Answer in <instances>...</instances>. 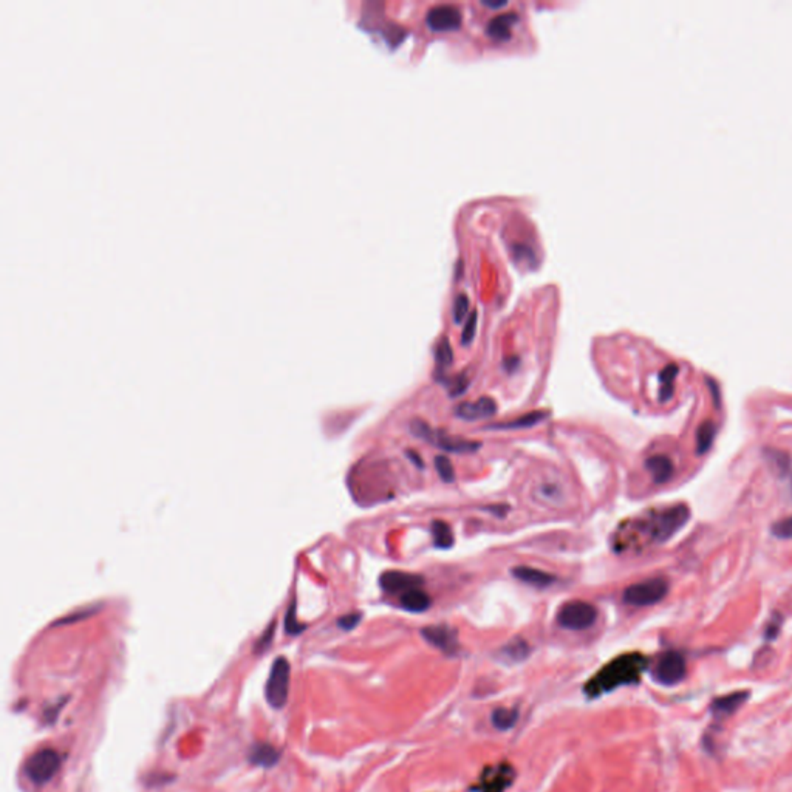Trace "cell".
Listing matches in <instances>:
<instances>
[{
  "label": "cell",
  "mask_w": 792,
  "mask_h": 792,
  "mask_svg": "<svg viewBox=\"0 0 792 792\" xmlns=\"http://www.w3.org/2000/svg\"><path fill=\"white\" fill-rule=\"evenodd\" d=\"M648 667V660L641 653L622 655L613 660L610 664L597 673L587 684L589 695H601L621 686L635 684L639 681L644 670Z\"/></svg>",
  "instance_id": "obj_1"
},
{
  "label": "cell",
  "mask_w": 792,
  "mask_h": 792,
  "mask_svg": "<svg viewBox=\"0 0 792 792\" xmlns=\"http://www.w3.org/2000/svg\"><path fill=\"white\" fill-rule=\"evenodd\" d=\"M690 511L686 504H675L652 514L645 521V531L653 542H665L687 524Z\"/></svg>",
  "instance_id": "obj_2"
},
{
  "label": "cell",
  "mask_w": 792,
  "mask_h": 792,
  "mask_svg": "<svg viewBox=\"0 0 792 792\" xmlns=\"http://www.w3.org/2000/svg\"><path fill=\"white\" fill-rule=\"evenodd\" d=\"M410 431L415 436L421 438L423 441L431 443V444L436 446V448H440L441 451H446V452L472 453V452H477L480 448H482V443L470 441V440H466V438H460V436H452V435H448L443 431H435V429H432L427 423H424L423 419L412 421Z\"/></svg>",
  "instance_id": "obj_3"
},
{
  "label": "cell",
  "mask_w": 792,
  "mask_h": 792,
  "mask_svg": "<svg viewBox=\"0 0 792 792\" xmlns=\"http://www.w3.org/2000/svg\"><path fill=\"white\" fill-rule=\"evenodd\" d=\"M291 681V667L290 662L283 656H279L269 670V675L265 686V698L273 709H283L288 703Z\"/></svg>",
  "instance_id": "obj_4"
},
{
  "label": "cell",
  "mask_w": 792,
  "mask_h": 792,
  "mask_svg": "<svg viewBox=\"0 0 792 792\" xmlns=\"http://www.w3.org/2000/svg\"><path fill=\"white\" fill-rule=\"evenodd\" d=\"M61 755L55 749H40L25 762L23 772L35 785H45L61 768Z\"/></svg>",
  "instance_id": "obj_5"
},
{
  "label": "cell",
  "mask_w": 792,
  "mask_h": 792,
  "mask_svg": "<svg viewBox=\"0 0 792 792\" xmlns=\"http://www.w3.org/2000/svg\"><path fill=\"white\" fill-rule=\"evenodd\" d=\"M669 593V582L664 577L647 579L644 582L630 585L623 592V602L635 606H648L661 602Z\"/></svg>",
  "instance_id": "obj_6"
},
{
  "label": "cell",
  "mask_w": 792,
  "mask_h": 792,
  "mask_svg": "<svg viewBox=\"0 0 792 792\" xmlns=\"http://www.w3.org/2000/svg\"><path fill=\"white\" fill-rule=\"evenodd\" d=\"M597 619L596 606L584 601H571L558 613L559 626L567 630H587Z\"/></svg>",
  "instance_id": "obj_7"
},
{
  "label": "cell",
  "mask_w": 792,
  "mask_h": 792,
  "mask_svg": "<svg viewBox=\"0 0 792 792\" xmlns=\"http://www.w3.org/2000/svg\"><path fill=\"white\" fill-rule=\"evenodd\" d=\"M687 664L679 652L664 653L656 662L653 678L662 686H675L686 678Z\"/></svg>",
  "instance_id": "obj_8"
},
{
  "label": "cell",
  "mask_w": 792,
  "mask_h": 792,
  "mask_svg": "<svg viewBox=\"0 0 792 792\" xmlns=\"http://www.w3.org/2000/svg\"><path fill=\"white\" fill-rule=\"evenodd\" d=\"M427 27L434 31H449L461 25V13L457 6L436 5L426 16Z\"/></svg>",
  "instance_id": "obj_9"
},
{
  "label": "cell",
  "mask_w": 792,
  "mask_h": 792,
  "mask_svg": "<svg viewBox=\"0 0 792 792\" xmlns=\"http://www.w3.org/2000/svg\"><path fill=\"white\" fill-rule=\"evenodd\" d=\"M424 584V579L418 575H410V572L402 571H387L379 577V585L385 593L396 594V593H406L412 588H421Z\"/></svg>",
  "instance_id": "obj_10"
},
{
  "label": "cell",
  "mask_w": 792,
  "mask_h": 792,
  "mask_svg": "<svg viewBox=\"0 0 792 792\" xmlns=\"http://www.w3.org/2000/svg\"><path fill=\"white\" fill-rule=\"evenodd\" d=\"M497 414V402L490 396H482L477 401L461 402L455 407V417L466 421L490 418Z\"/></svg>",
  "instance_id": "obj_11"
},
{
  "label": "cell",
  "mask_w": 792,
  "mask_h": 792,
  "mask_svg": "<svg viewBox=\"0 0 792 792\" xmlns=\"http://www.w3.org/2000/svg\"><path fill=\"white\" fill-rule=\"evenodd\" d=\"M421 635L429 644L440 648L444 653H453L458 648L457 631L448 626H431L421 630Z\"/></svg>",
  "instance_id": "obj_12"
},
{
  "label": "cell",
  "mask_w": 792,
  "mask_h": 792,
  "mask_svg": "<svg viewBox=\"0 0 792 792\" xmlns=\"http://www.w3.org/2000/svg\"><path fill=\"white\" fill-rule=\"evenodd\" d=\"M747 696H749L747 692H735V694H729L717 698L711 704V712L713 715V718L724 720L730 717L732 713H735L740 707L743 706Z\"/></svg>",
  "instance_id": "obj_13"
},
{
  "label": "cell",
  "mask_w": 792,
  "mask_h": 792,
  "mask_svg": "<svg viewBox=\"0 0 792 792\" xmlns=\"http://www.w3.org/2000/svg\"><path fill=\"white\" fill-rule=\"evenodd\" d=\"M517 21H519V14L514 11L499 14L487 22L486 33L492 39L508 40L511 38V25Z\"/></svg>",
  "instance_id": "obj_14"
},
{
  "label": "cell",
  "mask_w": 792,
  "mask_h": 792,
  "mask_svg": "<svg viewBox=\"0 0 792 792\" xmlns=\"http://www.w3.org/2000/svg\"><path fill=\"white\" fill-rule=\"evenodd\" d=\"M645 468L648 472H650L653 480L658 485L669 482L673 475V472H675V466H673L672 460L669 457H665V455H653V457H650L645 461Z\"/></svg>",
  "instance_id": "obj_15"
},
{
  "label": "cell",
  "mask_w": 792,
  "mask_h": 792,
  "mask_svg": "<svg viewBox=\"0 0 792 792\" xmlns=\"http://www.w3.org/2000/svg\"><path fill=\"white\" fill-rule=\"evenodd\" d=\"M249 762L262 768H273L281 760V752L269 743H257L251 747Z\"/></svg>",
  "instance_id": "obj_16"
},
{
  "label": "cell",
  "mask_w": 792,
  "mask_h": 792,
  "mask_svg": "<svg viewBox=\"0 0 792 792\" xmlns=\"http://www.w3.org/2000/svg\"><path fill=\"white\" fill-rule=\"evenodd\" d=\"M431 604V596L421 588H412L401 594V606L410 613H423L429 610Z\"/></svg>",
  "instance_id": "obj_17"
},
{
  "label": "cell",
  "mask_w": 792,
  "mask_h": 792,
  "mask_svg": "<svg viewBox=\"0 0 792 792\" xmlns=\"http://www.w3.org/2000/svg\"><path fill=\"white\" fill-rule=\"evenodd\" d=\"M512 576L521 580V582H526L529 585H534V587H548L551 585L555 577L550 572H545L541 570H536V568H529V567H516L511 570Z\"/></svg>",
  "instance_id": "obj_18"
},
{
  "label": "cell",
  "mask_w": 792,
  "mask_h": 792,
  "mask_svg": "<svg viewBox=\"0 0 792 792\" xmlns=\"http://www.w3.org/2000/svg\"><path fill=\"white\" fill-rule=\"evenodd\" d=\"M546 418H548V412H531V414H526L517 419L507 421V423L490 424L486 426V429L487 431H512V429H525V427H533Z\"/></svg>",
  "instance_id": "obj_19"
},
{
  "label": "cell",
  "mask_w": 792,
  "mask_h": 792,
  "mask_svg": "<svg viewBox=\"0 0 792 792\" xmlns=\"http://www.w3.org/2000/svg\"><path fill=\"white\" fill-rule=\"evenodd\" d=\"M512 771L509 768H500L495 772L487 771V777L483 779V792H503L511 785Z\"/></svg>",
  "instance_id": "obj_20"
},
{
  "label": "cell",
  "mask_w": 792,
  "mask_h": 792,
  "mask_svg": "<svg viewBox=\"0 0 792 792\" xmlns=\"http://www.w3.org/2000/svg\"><path fill=\"white\" fill-rule=\"evenodd\" d=\"M715 435H717V426H715L712 421H706V423L699 426L698 432H696V453L698 455H703L711 449V446L713 444V440H715Z\"/></svg>",
  "instance_id": "obj_21"
},
{
  "label": "cell",
  "mask_w": 792,
  "mask_h": 792,
  "mask_svg": "<svg viewBox=\"0 0 792 792\" xmlns=\"http://www.w3.org/2000/svg\"><path fill=\"white\" fill-rule=\"evenodd\" d=\"M434 543L440 550H449L453 545V534L451 526L443 520H435L432 524Z\"/></svg>",
  "instance_id": "obj_22"
},
{
  "label": "cell",
  "mask_w": 792,
  "mask_h": 792,
  "mask_svg": "<svg viewBox=\"0 0 792 792\" xmlns=\"http://www.w3.org/2000/svg\"><path fill=\"white\" fill-rule=\"evenodd\" d=\"M678 375V367L675 364H670L665 367L662 372L660 373V383H661V390H660V401L665 402L672 398L673 395V383H675V378Z\"/></svg>",
  "instance_id": "obj_23"
},
{
  "label": "cell",
  "mask_w": 792,
  "mask_h": 792,
  "mask_svg": "<svg viewBox=\"0 0 792 792\" xmlns=\"http://www.w3.org/2000/svg\"><path fill=\"white\" fill-rule=\"evenodd\" d=\"M517 717H519L517 711H514V709H504V707H502V709L494 711V713H492V723H494V726H495L497 729L508 730V729H511V728L514 726V724H516Z\"/></svg>",
  "instance_id": "obj_24"
},
{
  "label": "cell",
  "mask_w": 792,
  "mask_h": 792,
  "mask_svg": "<svg viewBox=\"0 0 792 792\" xmlns=\"http://www.w3.org/2000/svg\"><path fill=\"white\" fill-rule=\"evenodd\" d=\"M435 469L438 472V475L443 480L444 483H452L455 480V470L452 463L448 457H444V455H436L435 460Z\"/></svg>",
  "instance_id": "obj_25"
},
{
  "label": "cell",
  "mask_w": 792,
  "mask_h": 792,
  "mask_svg": "<svg viewBox=\"0 0 792 792\" xmlns=\"http://www.w3.org/2000/svg\"><path fill=\"white\" fill-rule=\"evenodd\" d=\"M503 653L507 655L511 661L525 660L528 655V644L525 641H521V639H516V641H512L508 647L503 648Z\"/></svg>",
  "instance_id": "obj_26"
},
{
  "label": "cell",
  "mask_w": 792,
  "mask_h": 792,
  "mask_svg": "<svg viewBox=\"0 0 792 792\" xmlns=\"http://www.w3.org/2000/svg\"><path fill=\"white\" fill-rule=\"evenodd\" d=\"M435 358H436V362H438V366H440V367H449V366L452 364V361H453V351H452V347H451L449 341L446 339V338L441 339V342L438 344Z\"/></svg>",
  "instance_id": "obj_27"
},
{
  "label": "cell",
  "mask_w": 792,
  "mask_h": 792,
  "mask_svg": "<svg viewBox=\"0 0 792 792\" xmlns=\"http://www.w3.org/2000/svg\"><path fill=\"white\" fill-rule=\"evenodd\" d=\"M468 310H469V299L466 294H458V298L455 299L453 302V321L457 324H461L465 321V317L468 315Z\"/></svg>",
  "instance_id": "obj_28"
},
{
  "label": "cell",
  "mask_w": 792,
  "mask_h": 792,
  "mask_svg": "<svg viewBox=\"0 0 792 792\" xmlns=\"http://www.w3.org/2000/svg\"><path fill=\"white\" fill-rule=\"evenodd\" d=\"M477 319H478L477 311H472V313L468 317L466 324H465V330H463V334H461V344L463 345H469L472 341H474V336H475V332H477Z\"/></svg>",
  "instance_id": "obj_29"
},
{
  "label": "cell",
  "mask_w": 792,
  "mask_h": 792,
  "mask_svg": "<svg viewBox=\"0 0 792 792\" xmlns=\"http://www.w3.org/2000/svg\"><path fill=\"white\" fill-rule=\"evenodd\" d=\"M772 534L779 538H783V541H788V538H792V516L783 519L777 524H774L772 526Z\"/></svg>",
  "instance_id": "obj_30"
},
{
  "label": "cell",
  "mask_w": 792,
  "mask_h": 792,
  "mask_svg": "<svg viewBox=\"0 0 792 792\" xmlns=\"http://www.w3.org/2000/svg\"><path fill=\"white\" fill-rule=\"evenodd\" d=\"M285 628L288 631L290 635H298L300 631L305 628L303 626H299L298 621H296V613H294V605L290 606V611L286 614V619H285Z\"/></svg>",
  "instance_id": "obj_31"
},
{
  "label": "cell",
  "mask_w": 792,
  "mask_h": 792,
  "mask_svg": "<svg viewBox=\"0 0 792 792\" xmlns=\"http://www.w3.org/2000/svg\"><path fill=\"white\" fill-rule=\"evenodd\" d=\"M361 619H362L361 613H350V614H345V616H342L338 621V626L342 630H353L361 622Z\"/></svg>",
  "instance_id": "obj_32"
},
{
  "label": "cell",
  "mask_w": 792,
  "mask_h": 792,
  "mask_svg": "<svg viewBox=\"0 0 792 792\" xmlns=\"http://www.w3.org/2000/svg\"><path fill=\"white\" fill-rule=\"evenodd\" d=\"M274 627H276L274 623H271V627H269V628L265 631V635L259 639V643H257V645H256V652H264L265 648L269 645V643H271V638H273V635H274Z\"/></svg>",
  "instance_id": "obj_33"
},
{
  "label": "cell",
  "mask_w": 792,
  "mask_h": 792,
  "mask_svg": "<svg viewBox=\"0 0 792 792\" xmlns=\"http://www.w3.org/2000/svg\"><path fill=\"white\" fill-rule=\"evenodd\" d=\"M482 5L487 6V8H503L507 6L508 2H504V0H500V2H491V0H482Z\"/></svg>",
  "instance_id": "obj_34"
},
{
  "label": "cell",
  "mask_w": 792,
  "mask_h": 792,
  "mask_svg": "<svg viewBox=\"0 0 792 792\" xmlns=\"http://www.w3.org/2000/svg\"><path fill=\"white\" fill-rule=\"evenodd\" d=\"M407 455H409V458H410L412 461H414V463H415V465H417V466H418L419 469H423V461H421V458L418 457V455H417V453H414V452H410V451H409V452H407Z\"/></svg>",
  "instance_id": "obj_35"
}]
</instances>
